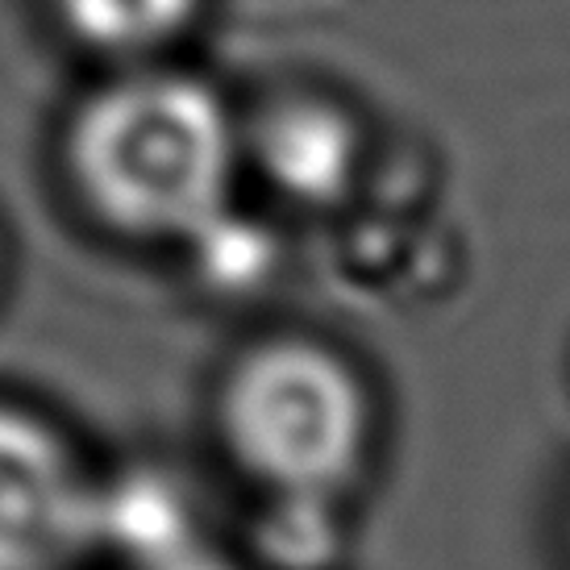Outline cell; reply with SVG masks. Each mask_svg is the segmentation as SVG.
<instances>
[{
    "mask_svg": "<svg viewBox=\"0 0 570 570\" xmlns=\"http://www.w3.org/2000/svg\"><path fill=\"white\" fill-rule=\"evenodd\" d=\"M63 175L76 205L112 238L191 246L234 205L242 121L184 67L121 63L63 126Z\"/></svg>",
    "mask_w": 570,
    "mask_h": 570,
    "instance_id": "1",
    "label": "cell"
},
{
    "mask_svg": "<svg viewBox=\"0 0 570 570\" xmlns=\"http://www.w3.org/2000/svg\"><path fill=\"white\" fill-rule=\"evenodd\" d=\"M213 425L229 466L275 504H333L366 471L375 400L346 354L308 333H267L217 380Z\"/></svg>",
    "mask_w": 570,
    "mask_h": 570,
    "instance_id": "2",
    "label": "cell"
},
{
    "mask_svg": "<svg viewBox=\"0 0 570 570\" xmlns=\"http://www.w3.org/2000/svg\"><path fill=\"white\" fill-rule=\"evenodd\" d=\"M105 541V483L42 412L0 400V570H71Z\"/></svg>",
    "mask_w": 570,
    "mask_h": 570,
    "instance_id": "3",
    "label": "cell"
},
{
    "mask_svg": "<svg viewBox=\"0 0 570 570\" xmlns=\"http://www.w3.org/2000/svg\"><path fill=\"white\" fill-rule=\"evenodd\" d=\"M242 159H254L267 184L301 200L330 205L354 179L358 129L325 96H279L242 126Z\"/></svg>",
    "mask_w": 570,
    "mask_h": 570,
    "instance_id": "4",
    "label": "cell"
},
{
    "mask_svg": "<svg viewBox=\"0 0 570 570\" xmlns=\"http://www.w3.org/2000/svg\"><path fill=\"white\" fill-rule=\"evenodd\" d=\"M200 0H55V17L76 47L112 63H146L188 30Z\"/></svg>",
    "mask_w": 570,
    "mask_h": 570,
    "instance_id": "5",
    "label": "cell"
}]
</instances>
